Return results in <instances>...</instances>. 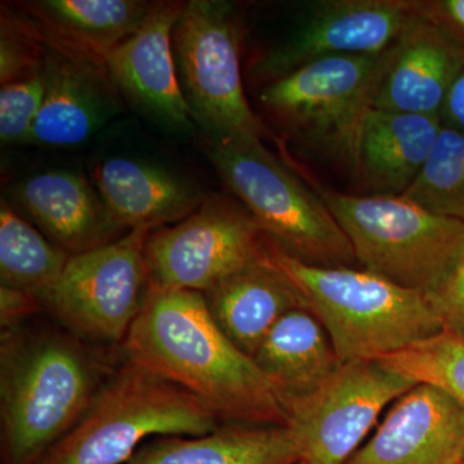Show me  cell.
Masks as SVG:
<instances>
[{"label":"cell","mask_w":464,"mask_h":464,"mask_svg":"<svg viewBox=\"0 0 464 464\" xmlns=\"http://www.w3.org/2000/svg\"><path fill=\"white\" fill-rule=\"evenodd\" d=\"M124 350L128 362L188 391L219 420L286 426L282 393L222 332L204 293L150 284Z\"/></svg>","instance_id":"6da1fadb"},{"label":"cell","mask_w":464,"mask_h":464,"mask_svg":"<svg viewBox=\"0 0 464 464\" xmlns=\"http://www.w3.org/2000/svg\"><path fill=\"white\" fill-rule=\"evenodd\" d=\"M270 256L325 329L340 364L398 353L444 331L426 295L353 267H319L271 241Z\"/></svg>","instance_id":"7a4b0ae2"},{"label":"cell","mask_w":464,"mask_h":464,"mask_svg":"<svg viewBox=\"0 0 464 464\" xmlns=\"http://www.w3.org/2000/svg\"><path fill=\"white\" fill-rule=\"evenodd\" d=\"M96 368L60 335L3 337L0 408L5 464H36L85 413Z\"/></svg>","instance_id":"3957f363"},{"label":"cell","mask_w":464,"mask_h":464,"mask_svg":"<svg viewBox=\"0 0 464 464\" xmlns=\"http://www.w3.org/2000/svg\"><path fill=\"white\" fill-rule=\"evenodd\" d=\"M219 418L197 396L128 362L36 464H125L151 436H204Z\"/></svg>","instance_id":"277c9868"},{"label":"cell","mask_w":464,"mask_h":464,"mask_svg":"<svg viewBox=\"0 0 464 464\" xmlns=\"http://www.w3.org/2000/svg\"><path fill=\"white\" fill-rule=\"evenodd\" d=\"M364 270L431 298L464 256V222L402 197L348 195L319 188Z\"/></svg>","instance_id":"5b68a950"},{"label":"cell","mask_w":464,"mask_h":464,"mask_svg":"<svg viewBox=\"0 0 464 464\" xmlns=\"http://www.w3.org/2000/svg\"><path fill=\"white\" fill-rule=\"evenodd\" d=\"M208 158L225 185L275 246L304 264L353 267L350 240L319 192H313L264 143L208 139Z\"/></svg>","instance_id":"8992f818"},{"label":"cell","mask_w":464,"mask_h":464,"mask_svg":"<svg viewBox=\"0 0 464 464\" xmlns=\"http://www.w3.org/2000/svg\"><path fill=\"white\" fill-rule=\"evenodd\" d=\"M382 53L324 58L267 83L259 100L302 145L353 173Z\"/></svg>","instance_id":"52a82bcc"},{"label":"cell","mask_w":464,"mask_h":464,"mask_svg":"<svg viewBox=\"0 0 464 464\" xmlns=\"http://www.w3.org/2000/svg\"><path fill=\"white\" fill-rule=\"evenodd\" d=\"M185 97L210 139L259 145L267 133L244 94L240 25L231 3H186L173 30Z\"/></svg>","instance_id":"ba28073f"},{"label":"cell","mask_w":464,"mask_h":464,"mask_svg":"<svg viewBox=\"0 0 464 464\" xmlns=\"http://www.w3.org/2000/svg\"><path fill=\"white\" fill-rule=\"evenodd\" d=\"M415 382L377 360L340 364L306 393L285 396L286 426L297 439V464H346L384 408Z\"/></svg>","instance_id":"9c48e42d"},{"label":"cell","mask_w":464,"mask_h":464,"mask_svg":"<svg viewBox=\"0 0 464 464\" xmlns=\"http://www.w3.org/2000/svg\"><path fill=\"white\" fill-rule=\"evenodd\" d=\"M150 232L132 230L121 239L72 256L43 304L76 335L124 341L151 284L145 258Z\"/></svg>","instance_id":"30bf717a"},{"label":"cell","mask_w":464,"mask_h":464,"mask_svg":"<svg viewBox=\"0 0 464 464\" xmlns=\"http://www.w3.org/2000/svg\"><path fill=\"white\" fill-rule=\"evenodd\" d=\"M264 235L248 209L225 199L204 201L179 225L150 232L145 244L150 283L206 293L267 255Z\"/></svg>","instance_id":"8fae6325"},{"label":"cell","mask_w":464,"mask_h":464,"mask_svg":"<svg viewBox=\"0 0 464 464\" xmlns=\"http://www.w3.org/2000/svg\"><path fill=\"white\" fill-rule=\"evenodd\" d=\"M413 16L408 0H317L298 23L256 63L266 84L324 58L374 56L396 41Z\"/></svg>","instance_id":"7c38bea8"},{"label":"cell","mask_w":464,"mask_h":464,"mask_svg":"<svg viewBox=\"0 0 464 464\" xmlns=\"http://www.w3.org/2000/svg\"><path fill=\"white\" fill-rule=\"evenodd\" d=\"M463 69L464 48L413 14L396 41L382 53L373 109L440 116Z\"/></svg>","instance_id":"4fadbf2b"},{"label":"cell","mask_w":464,"mask_h":464,"mask_svg":"<svg viewBox=\"0 0 464 464\" xmlns=\"http://www.w3.org/2000/svg\"><path fill=\"white\" fill-rule=\"evenodd\" d=\"M183 3L152 5L141 26L105 52L101 63L112 81L140 108L176 130H190L195 116L176 72L172 32Z\"/></svg>","instance_id":"5bb4252c"},{"label":"cell","mask_w":464,"mask_h":464,"mask_svg":"<svg viewBox=\"0 0 464 464\" xmlns=\"http://www.w3.org/2000/svg\"><path fill=\"white\" fill-rule=\"evenodd\" d=\"M464 405L444 391L417 384L395 402L373 438L346 464H460Z\"/></svg>","instance_id":"9a60e30c"},{"label":"cell","mask_w":464,"mask_h":464,"mask_svg":"<svg viewBox=\"0 0 464 464\" xmlns=\"http://www.w3.org/2000/svg\"><path fill=\"white\" fill-rule=\"evenodd\" d=\"M442 123L439 115L369 110L353 174L369 197H401L422 172Z\"/></svg>","instance_id":"2e32d148"},{"label":"cell","mask_w":464,"mask_h":464,"mask_svg":"<svg viewBox=\"0 0 464 464\" xmlns=\"http://www.w3.org/2000/svg\"><path fill=\"white\" fill-rule=\"evenodd\" d=\"M204 297L222 332L250 357L284 315L307 308L295 284L271 258L270 248L264 257L208 290Z\"/></svg>","instance_id":"e0dca14e"},{"label":"cell","mask_w":464,"mask_h":464,"mask_svg":"<svg viewBox=\"0 0 464 464\" xmlns=\"http://www.w3.org/2000/svg\"><path fill=\"white\" fill-rule=\"evenodd\" d=\"M17 200L70 256L106 246L121 230L90 183L69 170L30 177L18 186Z\"/></svg>","instance_id":"ac0fdd59"},{"label":"cell","mask_w":464,"mask_h":464,"mask_svg":"<svg viewBox=\"0 0 464 464\" xmlns=\"http://www.w3.org/2000/svg\"><path fill=\"white\" fill-rule=\"evenodd\" d=\"M43 67L47 91L29 142L57 148L81 145L112 114L108 84L91 61L54 56Z\"/></svg>","instance_id":"d6986e66"},{"label":"cell","mask_w":464,"mask_h":464,"mask_svg":"<svg viewBox=\"0 0 464 464\" xmlns=\"http://www.w3.org/2000/svg\"><path fill=\"white\" fill-rule=\"evenodd\" d=\"M100 197L115 224L123 230L151 231L185 219L200 207L201 194L163 168L112 158L96 170Z\"/></svg>","instance_id":"ffe728a7"},{"label":"cell","mask_w":464,"mask_h":464,"mask_svg":"<svg viewBox=\"0 0 464 464\" xmlns=\"http://www.w3.org/2000/svg\"><path fill=\"white\" fill-rule=\"evenodd\" d=\"M297 439L288 426H234L204 436H167L125 464H297Z\"/></svg>","instance_id":"44dd1931"},{"label":"cell","mask_w":464,"mask_h":464,"mask_svg":"<svg viewBox=\"0 0 464 464\" xmlns=\"http://www.w3.org/2000/svg\"><path fill=\"white\" fill-rule=\"evenodd\" d=\"M253 360L283 399L315 389L340 365L325 329L307 308L275 324Z\"/></svg>","instance_id":"7402d4cb"},{"label":"cell","mask_w":464,"mask_h":464,"mask_svg":"<svg viewBox=\"0 0 464 464\" xmlns=\"http://www.w3.org/2000/svg\"><path fill=\"white\" fill-rule=\"evenodd\" d=\"M33 7L63 43L101 61L105 52L141 26L152 5L134 0H43Z\"/></svg>","instance_id":"603a6c76"},{"label":"cell","mask_w":464,"mask_h":464,"mask_svg":"<svg viewBox=\"0 0 464 464\" xmlns=\"http://www.w3.org/2000/svg\"><path fill=\"white\" fill-rule=\"evenodd\" d=\"M72 256L51 243L9 207L0 209L2 285L25 290L41 301L56 285Z\"/></svg>","instance_id":"cb8c5ba5"},{"label":"cell","mask_w":464,"mask_h":464,"mask_svg":"<svg viewBox=\"0 0 464 464\" xmlns=\"http://www.w3.org/2000/svg\"><path fill=\"white\" fill-rule=\"evenodd\" d=\"M401 197L464 222L463 130L442 125L422 172Z\"/></svg>","instance_id":"d4e9b609"},{"label":"cell","mask_w":464,"mask_h":464,"mask_svg":"<svg viewBox=\"0 0 464 464\" xmlns=\"http://www.w3.org/2000/svg\"><path fill=\"white\" fill-rule=\"evenodd\" d=\"M377 362L417 384L444 391L464 405V337L442 331Z\"/></svg>","instance_id":"484cf974"},{"label":"cell","mask_w":464,"mask_h":464,"mask_svg":"<svg viewBox=\"0 0 464 464\" xmlns=\"http://www.w3.org/2000/svg\"><path fill=\"white\" fill-rule=\"evenodd\" d=\"M47 91L44 67L0 90V139L3 143L29 142L34 121Z\"/></svg>","instance_id":"4316f807"},{"label":"cell","mask_w":464,"mask_h":464,"mask_svg":"<svg viewBox=\"0 0 464 464\" xmlns=\"http://www.w3.org/2000/svg\"><path fill=\"white\" fill-rule=\"evenodd\" d=\"M27 34H16L8 24L2 26L0 42V81L2 85L26 78L42 69L38 47L25 38Z\"/></svg>","instance_id":"83f0119b"},{"label":"cell","mask_w":464,"mask_h":464,"mask_svg":"<svg viewBox=\"0 0 464 464\" xmlns=\"http://www.w3.org/2000/svg\"><path fill=\"white\" fill-rule=\"evenodd\" d=\"M413 14L430 21L464 48V0H408Z\"/></svg>","instance_id":"f1b7e54d"},{"label":"cell","mask_w":464,"mask_h":464,"mask_svg":"<svg viewBox=\"0 0 464 464\" xmlns=\"http://www.w3.org/2000/svg\"><path fill=\"white\" fill-rule=\"evenodd\" d=\"M429 299L444 331L464 337V256L447 285Z\"/></svg>","instance_id":"f546056e"},{"label":"cell","mask_w":464,"mask_h":464,"mask_svg":"<svg viewBox=\"0 0 464 464\" xmlns=\"http://www.w3.org/2000/svg\"><path fill=\"white\" fill-rule=\"evenodd\" d=\"M39 299L25 290L0 286V320L2 328L12 331L21 320L38 310Z\"/></svg>","instance_id":"4dcf8cb0"},{"label":"cell","mask_w":464,"mask_h":464,"mask_svg":"<svg viewBox=\"0 0 464 464\" xmlns=\"http://www.w3.org/2000/svg\"><path fill=\"white\" fill-rule=\"evenodd\" d=\"M440 119L445 127L454 128V130L464 132V69L449 91L441 111H440Z\"/></svg>","instance_id":"1f68e13d"},{"label":"cell","mask_w":464,"mask_h":464,"mask_svg":"<svg viewBox=\"0 0 464 464\" xmlns=\"http://www.w3.org/2000/svg\"><path fill=\"white\" fill-rule=\"evenodd\" d=\"M460 464H464V462L460 463Z\"/></svg>","instance_id":"d6a6232c"}]
</instances>
